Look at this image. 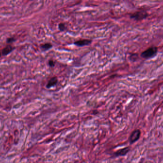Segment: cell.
Masks as SVG:
<instances>
[{
	"mask_svg": "<svg viewBox=\"0 0 163 163\" xmlns=\"http://www.w3.org/2000/svg\"><path fill=\"white\" fill-rule=\"evenodd\" d=\"M0 56H1V53H0Z\"/></svg>",
	"mask_w": 163,
	"mask_h": 163,
	"instance_id": "7c38bea8",
	"label": "cell"
},
{
	"mask_svg": "<svg viewBox=\"0 0 163 163\" xmlns=\"http://www.w3.org/2000/svg\"><path fill=\"white\" fill-rule=\"evenodd\" d=\"M14 49V47H13L12 46H11L10 45L7 46L5 48H4L2 50V54H3V55H6L7 54H9Z\"/></svg>",
	"mask_w": 163,
	"mask_h": 163,
	"instance_id": "52a82bcc",
	"label": "cell"
},
{
	"mask_svg": "<svg viewBox=\"0 0 163 163\" xmlns=\"http://www.w3.org/2000/svg\"><path fill=\"white\" fill-rule=\"evenodd\" d=\"M148 16V13L145 11H138L132 14L131 18L136 21L142 20Z\"/></svg>",
	"mask_w": 163,
	"mask_h": 163,
	"instance_id": "7a4b0ae2",
	"label": "cell"
},
{
	"mask_svg": "<svg viewBox=\"0 0 163 163\" xmlns=\"http://www.w3.org/2000/svg\"></svg>",
	"mask_w": 163,
	"mask_h": 163,
	"instance_id": "4fadbf2b",
	"label": "cell"
},
{
	"mask_svg": "<svg viewBox=\"0 0 163 163\" xmlns=\"http://www.w3.org/2000/svg\"><path fill=\"white\" fill-rule=\"evenodd\" d=\"M15 41V39L14 37H11V38H9L7 40V42L8 43H12L13 42H14Z\"/></svg>",
	"mask_w": 163,
	"mask_h": 163,
	"instance_id": "8fae6325",
	"label": "cell"
},
{
	"mask_svg": "<svg viewBox=\"0 0 163 163\" xmlns=\"http://www.w3.org/2000/svg\"><path fill=\"white\" fill-rule=\"evenodd\" d=\"M92 41L89 39H82L74 42V44L78 47H83L90 44Z\"/></svg>",
	"mask_w": 163,
	"mask_h": 163,
	"instance_id": "5b68a950",
	"label": "cell"
},
{
	"mask_svg": "<svg viewBox=\"0 0 163 163\" xmlns=\"http://www.w3.org/2000/svg\"><path fill=\"white\" fill-rule=\"evenodd\" d=\"M58 78L56 77H53L51 78L46 85V88L50 89V88L54 87L58 83Z\"/></svg>",
	"mask_w": 163,
	"mask_h": 163,
	"instance_id": "8992f818",
	"label": "cell"
},
{
	"mask_svg": "<svg viewBox=\"0 0 163 163\" xmlns=\"http://www.w3.org/2000/svg\"><path fill=\"white\" fill-rule=\"evenodd\" d=\"M48 65L50 67H54L55 66V63L54 61L52 60H50L48 62Z\"/></svg>",
	"mask_w": 163,
	"mask_h": 163,
	"instance_id": "30bf717a",
	"label": "cell"
},
{
	"mask_svg": "<svg viewBox=\"0 0 163 163\" xmlns=\"http://www.w3.org/2000/svg\"><path fill=\"white\" fill-rule=\"evenodd\" d=\"M59 28L61 31H64L66 29V27L64 23H61L59 25Z\"/></svg>",
	"mask_w": 163,
	"mask_h": 163,
	"instance_id": "9c48e42d",
	"label": "cell"
},
{
	"mask_svg": "<svg viewBox=\"0 0 163 163\" xmlns=\"http://www.w3.org/2000/svg\"><path fill=\"white\" fill-rule=\"evenodd\" d=\"M130 150V147H126L122 148L119 149L116 152L114 153L113 155L115 157H119V156H123L126 155Z\"/></svg>",
	"mask_w": 163,
	"mask_h": 163,
	"instance_id": "277c9868",
	"label": "cell"
},
{
	"mask_svg": "<svg viewBox=\"0 0 163 163\" xmlns=\"http://www.w3.org/2000/svg\"><path fill=\"white\" fill-rule=\"evenodd\" d=\"M140 135H141V132L139 130L136 129L134 130L131 134L129 138L130 144H133L135 142H136V141H137L140 138Z\"/></svg>",
	"mask_w": 163,
	"mask_h": 163,
	"instance_id": "3957f363",
	"label": "cell"
},
{
	"mask_svg": "<svg viewBox=\"0 0 163 163\" xmlns=\"http://www.w3.org/2000/svg\"><path fill=\"white\" fill-rule=\"evenodd\" d=\"M52 47V45L50 43H46L41 45V48L43 51H46L50 49Z\"/></svg>",
	"mask_w": 163,
	"mask_h": 163,
	"instance_id": "ba28073f",
	"label": "cell"
},
{
	"mask_svg": "<svg viewBox=\"0 0 163 163\" xmlns=\"http://www.w3.org/2000/svg\"><path fill=\"white\" fill-rule=\"evenodd\" d=\"M157 51L158 49L156 47H151L143 52L141 56L145 59H149L154 57L157 54Z\"/></svg>",
	"mask_w": 163,
	"mask_h": 163,
	"instance_id": "6da1fadb",
	"label": "cell"
}]
</instances>
